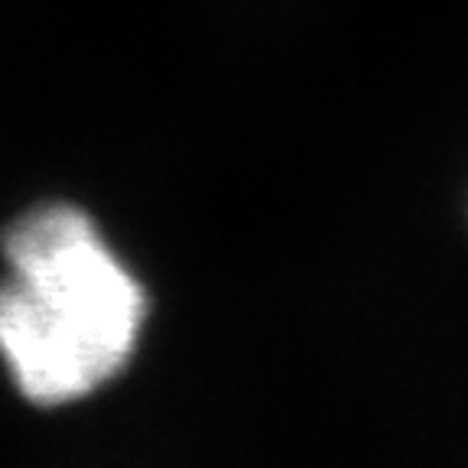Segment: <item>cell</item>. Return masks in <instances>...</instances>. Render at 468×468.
<instances>
[{
    "label": "cell",
    "mask_w": 468,
    "mask_h": 468,
    "mask_svg": "<svg viewBox=\"0 0 468 468\" xmlns=\"http://www.w3.org/2000/svg\"><path fill=\"white\" fill-rule=\"evenodd\" d=\"M0 351L16 388L62 407L124 371L146 319V292L75 205H43L4 234Z\"/></svg>",
    "instance_id": "6da1fadb"
}]
</instances>
